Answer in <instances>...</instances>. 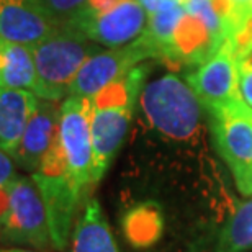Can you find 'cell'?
Masks as SVG:
<instances>
[{"instance_id": "obj_1", "label": "cell", "mask_w": 252, "mask_h": 252, "mask_svg": "<svg viewBox=\"0 0 252 252\" xmlns=\"http://www.w3.org/2000/svg\"><path fill=\"white\" fill-rule=\"evenodd\" d=\"M36 67V94L43 100L63 98L69 92L79 69L100 49L82 32L61 25L56 32L30 46Z\"/></svg>"}, {"instance_id": "obj_2", "label": "cell", "mask_w": 252, "mask_h": 252, "mask_svg": "<svg viewBox=\"0 0 252 252\" xmlns=\"http://www.w3.org/2000/svg\"><path fill=\"white\" fill-rule=\"evenodd\" d=\"M141 107L149 123L172 139H189L198 129L200 100L175 74H165L146 85Z\"/></svg>"}, {"instance_id": "obj_3", "label": "cell", "mask_w": 252, "mask_h": 252, "mask_svg": "<svg viewBox=\"0 0 252 252\" xmlns=\"http://www.w3.org/2000/svg\"><path fill=\"white\" fill-rule=\"evenodd\" d=\"M92 115L94 102L90 97H70L59 112V143H61L70 180L82 193L95 185L94 151H92Z\"/></svg>"}, {"instance_id": "obj_4", "label": "cell", "mask_w": 252, "mask_h": 252, "mask_svg": "<svg viewBox=\"0 0 252 252\" xmlns=\"http://www.w3.org/2000/svg\"><path fill=\"white\" fill-rule=\"evenodd\" d=\"M210 117L216 149L241 193L252 196V110L244 102Z\"/></svg>"}, {"instance_id": "obj_5", "label": "cell", "mask_w": 252, "mask_h": 252, "mask_svg": "<svg viewBox=\"0 0 252 252\" xmlns=\"http://www.w3.org/2000/svg\"><path fill=\"white\" fill-rule=\"evenodd\" d=\"M189 85L210 115L244 103L239 90V72L231 38L189 75Z\"/></svg>"}, {"instance_id": "obj_6", "label": "cell", "mask_w": 252, "mask_h": 252, "mask_svg": "<svg viewBox=\"0 0 252 252\" xmlns=\"http://www.w3.org/2000/svg\"><path fill=\"white\" fill-rule=\"evenodd\" d=\"M149 58H158L143 34L133 43L90 56L79 69L69 87L72 97H94L108 84L125 77L131 69Z\"/></svg>"}, {"instance_id": "obj_7", "label": "cell", "mask_w": 252, "mask_h": 252, "mask_svg": "<svg viewBox=\"0 0 252 252\" xmlns=\"http://www.w3.org/2000/svg\"><path fill=\"white\" fill-rule=\"evenodd\" d=\"M3 243L27 244L33 248H49L51 236L46 208L38 185L32 177H15L12 205L3 228Z\"/></svg>"}, {"instance_id": "obj_8", "label": "cell", "mask_w": 252, "mask_h": 252, "mask_svg": "<svg viewBox=\"0 0 252 252\" xmlns=\"http://www.w3.org/2000/svg\"><path fill=\"white\" fill-rule=\"evenodd\" d=\"M148 17L138 0H122L100 15L75 13L65 25L77 28L89 39L108 48H122L143 34Z\"/></svg>"}, {"instance_id": "obj_9", "label": "cell", "mask_w": 252, "mask_h": 252, "mask_svg": "<svg viewBox=\"0 0 252 252\" xmlns=\"http://www.w3.org/2000/svg\"><path fill=\"white\" fill-rule=\"evenodd\" d=\"M32 179L38 185L39 193L43 196L51 246L56 251H64L69 241L75 211L84 193L75 187L69 174L51 177V175L34 172Z\"/></svg>"}, {"instance_id": "obj_10", "label": "cell", "mask_w": 252, "mask_h": 252, "mask_svg": "<svg viewBox=\"0 0 252 252\" xmlns=\"http://www.w3.org/2000/svg\"><path fill=\"white\" fill-rule=\"evenodd\" d=\"M59 27L34 0H0V36L5 39L33 46Z\"/></svg>"}, {"instance_id": "obj_11", "label": "cell", "mask_w": 252, "mask_h": 252, "mask_svg": "<svg viewBox=\"0 0 252 252\" xmlns=\"http://www.w3.org/2000/svg\"><path fill=\"white\" fill-rule=\"evenodd\" d=\"M59 112L53 100H43L10 156L25 170H38L44 156L59 136Z\"/></svg>"}, {"instance_id": "obj_12", "label": "cell", "mask_w": 252, "mask_h": 252, "mask_svg": "<svg viewBox=\"0 0 252 252\" xmlns=\"http://www.w3.org/2000/svg\"><path fill=\"white\" fill-rule=\"evenodd\" d=\"M133 107L95 108L92 115V151H94V180L103 177L115 154L122 146L131 122Z\"/></svg>"}, {"instance_id": "obj_13", "label": "cell", "mask_w": 252, "mask_h": 252, "mask_svg": "<svg viewBox=\"0 0 252 252\" xmlns=\"http://www.w3.org/2000/svg\"><path fill=\"white\" fill-rule=\"evenodd\" d=\"M38 105V95L32 90L0 87V149L13 153Z\"/></svg>"}, {"instance_id": "obj_14", "label": "cell", "mask_w": 252, "mask_h": 252, "mask_svg": "<svg viewBox=\"0 0 252 252\" xmlns=\"http://www.w3.org/2000/svg\"><path fill=\"white\" fill-rule=\"evenodd\" d=\"M38 75L32 49L0 36V87L36 92Z\"/></svg>"}, {"instance_id": "obj_15", "label": "cell", "mask_w": 252, "mask_h": 252, "mask_svg": "<svg viewBox=\"0 0 252 252\" xmlns=\"http://www.w3.org/2000/svg\"><path fill=\"white\" fill-rule=\"evenodd\" d=\"M72 252H118L108 221L95 198L85 203L84 213L75 224Z\"/></svg>"}, {"instance_id": "obj_16", "label": "cell", "mask_w": 252, "mask_h": 252, "mask_svg": "<svg viewBox=\"0 0 252 252\" xmlns=\"http://www.w3.org/2000/svg\"><path fill=\"white\" fill-rule=\"evenodd\" d=\"M122 231L128 243L136 249H148L158 243L164 231V216L156 201H143L122 216Z\"/></svg>"}, {"instance_id": "obj_17", "label": "cell", "mask_w": 252, "mask_h": 252, "mask_svg": "<svg viewBox=\"0 0 252 252\" xmlns=\"http://www.w3.org/2000/svg\"><path fill=\"white\" fill-rule=\"evenodd\" d=\"M185 15L184 0H170L159 12L149 15L143 36L156 51V56L169 59L174 51V36L180 20Z\"/></svg>"}, {"instance_id": "obj_18", "label": "cell", "mask_w": 252, "mask_h": 252, "mask_svg": "<svg viewBox=\"0 0 252 252\" xmlns=\"http://www.w3.org/2000/svg\"><path fill=\"white\" fill-rule=\"evenodd\" d=\"M252 248V200L236 208L220 236L218 252H248Z\"/></svg>"}, {"instance_id": "obj_19", "label": "cell", "mask_w": 252, "mask_h": 252, "mask_svg": "<svg viewBox=\"0 0 252 252\" xmlns=\"http://www.w3.org/2000/svg\"><path fill=\"white\" fill-rule=\"evenodd\" d=\"M34 2L46 10L59 25H65L79 12L85 0H34Z\"/></svg>"}, {"instance_id": "obj_20", "label": "cell", "mask_w": 252, "mask_h": 252, "mask_svg": "<svg viewBox=\"0 0 252 252\" xmlns=\"http://www.w3.org/2000/svg\"><path fill=\"white\" fill-rule=\"evenodd\" d=\"M122 2V0H85V3L79 8L80 15H100L105 13L108 10H112L113 7Z\"/></svg>"}, {"instance_id": "obj_21", "label": "cell", "mask_w": 252, "mask_h": 252, "mask_svg": "<svg viewBox=\"0 0 252 252\" xmlns=\"http://www.w3.org/2000/svg\"><path fill=\"white\" fill-rule=\"evenodd\" d=\"M12 189H13V179L8 180L7 184L0 185V228H3L5 221L8 218L10 205H12Z\"/></svg>"}, {"instance_id": "obj_22", "label": "cell", "mask_w": 252, "mask_h": 252, "mask_svg": "<svg viewBox=\"0 0 252 252\" xmlns=\"http://www.w3.org/2000/svg\"><path fill=\"white\" fill-rule=\"evenodd\" d=\"M239 72V90L241 97L246 102V105L252 110V69L238 70Z\"/></svg>"}, {"instance_id": "obj_23", "label": "cell", "mask_w": 252, "mask_h": 252, "mask_svg": "<svg viewBox=\"0 0 252 252\" xmlns=\"http://www.w3.org/2000/svg\"><path fill=\"white\" fill-rule=\"evenodd\" d=\"M15 164L7 151L0 149V185L7 184L8 180L15 179Z\"/></svg>"}, {"instance_id": "obj_24", "label": "cell", "mask_w": 252, "mask_h": 252, "mask_svg": "<svg viewBox=\"0 0 252 252\" xmlns=\"http://www.w3.org/2000/svg\"><path fill=\"white\" fill-rule=\"evenodd\" d=\"M243 25L252 17V0H233Z\"/></svg>"}, {"instance_id": "obj_25", "label": "cell", "mask_w": 252, "mask_h": 252, "mask_svg": "<svg viewBox=\"0 0 252 252\" xmlns=\"http://www.w3.org/2000/svg\"><path fill=\"white\" fill-rule=\"evenodd\" d=\"M138 2L143 5V8L146 10L148 15H153L156 12H159L164 5H167L170 0H138Z\"/></svg>"}, {"instance_id": "obj_26", "label": "cell", "mask_w": 252, "mask_h": 252, "mask_svg": "<svg viewBox=\"0 0 252 252\" xmlns=\"http://www.w3.org/2000/svg\"><path fill=\"white\" fill-rule=\"evenodd\" d=\"M0 252H38V251H27V249H17V248H13V249H0Z\"/></svg>"}, {"instance_id": "obj_27", "label": "cell", "mask_w": 252, "mask_h": 252, "mask_svg": "<svg viewBox=\"0 0 252 252\" xmlns=\"http://www.w3.org/2000/svg\"><path fill=\"white\" fill-rule=\"evenodd\" d=\"M0 243H3V233H2V228H0Z\"/></svg>"}]
</instances>
